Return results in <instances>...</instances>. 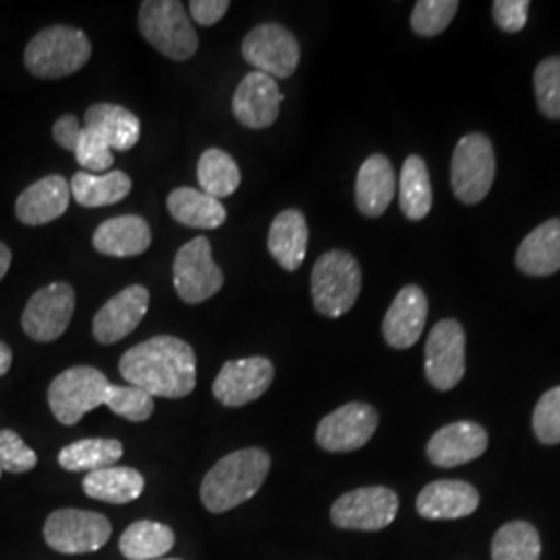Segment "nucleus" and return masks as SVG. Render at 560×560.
I'll return each instance as SVG.
<instances>
[{
	"instance_id": "nucleus-1",
	"label": "nucleus",
	"mask_w": 560,
	"mask_h": 560,
	"mask_svg": "<svg viewBox=\"0 0 560 560\" xmlns=\"http://www.w3.org/2000/svg\"><path fill=\"white\" fill-rule=\"evenodd\" d=\"M119 372L150 397L183 399L196 390V351L185 340L161 335L131 347L120 358Z\"/></svg>"
},
{
	"instance_id": "nucleus-2",
	"label": "nucleus",
	"mask_w": 560,
	"mask_h": 560,
	"mask_svg": "<svg viewBox=\"0 0 560 560\" xmlns=\"http://www.w3.org/2000/svg\"><path fill=\"white\" fill-rule=\"evenodd\" d=\"M272 459L258 448H241L222 457L201 480L200 499L208 513H226L260 492Z\"/></svg>"
},
{
	"instance_id": "nucleus-3",
	"label": "nucleus",
	"mask_w": 560,
	"mask_h": 560,
	"mask_svg": "<svg viewBox=\"0 0 560 560\" xmlns=\"http://www.w3.org/2000/svg\"><path fill=\"white\" fill-rule=\"evenodd\" d=\"M92 59V42L83 30L50 25L38 32L25 48L23 62L34 78L60 80L78 73Z\"/></svg>"
},
{
	"instance_id": "nucleus-4",
	"label": "nucleus",
	"mask_w": 560,
	"mask_h": 560,
	"mask_svg": "<svg viewBox=\"0 0 560 560\" xmlns=\"http://www.w3.org/2000/svg\"><path fill=\"white\" fill-rule=\"evenodd\" d=\"M361 268L358 260L342 249L326 252L312 270L314 307L326 318L345 316L360 298Z\"/></svg>"
},
{
	"instance_id": "nucleus-5",
	"label": "nucleus",
	"mask_w": 560,
	"mask_h": 560,
	"mask_svg": "<svg viewBox=\"0 0 560 560\" xmlns=\"http://www.w3.org/2000/svg\"><path fill=\"white\" fill-rule=\"evenodd\" d=\"M140 32L166 59H191L200 46L198 32L179 0L141 2Z\"/></svg>"
},
{
	"instance_id": "nucleus-6",
	"label": "nucleus",
	"mask_w": 560,
	"mask_h": 560,
	"mask_svg": "<svg viewBox=\"0 0 560 560\" xmlns=\"http://www.w3.org/2000/svg\"><path fill=\"white\" fill-rule=\"evenodd\" d=\"M113 382L92 365H73L52 381L48 388V405L62 425H75L81 418L106 402Z\"/></svg>"
},
{
	"instance_id": "nucleus-7",
	"label": "nucleus",
	"mask_w": 560,
	"mask_h": 560,
	"mask_svg": "<svg viewBox=\"0 0 560 560\" xmlns=\"http://www.w3.org/2000/svg\"><path fill=\"white\" fill-rule=\"evenodd\" d=\"M113 536V525L102 513L59 509L44 523V540L59 555L98 552Z\"/></svg>"
},
{
	"instance_id": "nucleus-8",
	"label": "nucleus",
	"mask_w": 560,
	"mask_h": 560,
	"mask_svg": "<svg viewBox=\"0 0 560 560\" xmlns=\"http://www.w3.org/2000/svg\"><path fill=\"white\" fill-rule=\"evenodd\" d=\"M497 175V159L492 141L483 133H469L460 138L453 161H451V183L457 200L474 206L480 203Z\"/></svg>"
},
{
	"instance_id": "nucleus-9",
	"label": "nucleus",
	"mask_w": 560,
	"mask_h": 560,
	"mask_svg": "<svg viewBox=\"0 0 560 560\" xmlns=\"http://www.w3.org/2000/svg\"><path fill=\"white\" fill-rule=\"evenodd\" d=\"M241 52L256 71L272 80H287L300 67V42L279 23H261L254 27L245 36Z\"/></svg>"
},
{
	"instance_id": "nucleus-10",
	"label": "nucleus",
	"mask_w": 560,
	"mask_h": 560,
	"mask_svg": "<svg viewBox=\"0 0 560 560\" xmlns=\"http://www.w3.org/2000/svg\"><path fill=\"white\" fill-rule=\"evenodd\" d=\"M399 513V497L386 486H370L345 492L330 509V521L340 529L381 532Z\"/></svg>"
},
{
	"instance_id": "nucleus-11",
	"label": "nucleus",
	"mask_w": 560,
	"mask_h": 560,
	"mask_svg": "<svg viewBox=\"0 0 560 560\" xmlns=\"http://www.w3.org/2000/svg\"><path fill=\"white\" fill-rule=\"evenodd\" d=\"M173 284L185 303H201L214 298L224 284L219 264L212 260V245L206 237L185 243L173 266Z\"/></svg>"
},
{
	"instance_id": "nucleus-12",
	"label": "nucleus",
	"mask_w": 560,
	"mask_h": 560,
	"mask_svg": "<svg viewBox=\"0 0 560 560\" xmlns=\"http://www.w3.org/2000/svg\"><path fill=\"white\" fill-rule=\"evenodd\" d=\"M75 314V291L67 282L42 287L27 301L21 326L23 332L36 342H52L65 335Z\"/></svg>"
},
{
	"instance_id": "nucleus-13",
	"label": "nucleus",
	"mask_w": 560,
	"mask_h": 560,
	"mask_svg": "<svg viewBox=\"0 0 560 560\" xmlns=\"http://www.w3.org/2000/svg\"><path fill=\"white\" fill-rule=\"evenodd\" d=\"M378 430V411L368 402H347L318 423L316 442L328 453L360 451Z\"/></svg>"
},
{
	"instance_id": "nucleus-14",
	"label": "nucleus",
	"mask_w": 560,
	"mask_h": 560,
	"mask_svg": "<svg viewBox=\"0 0 560 560\" xmlns=\"http://www.w3.org/2000/svg\"><path fill=\"white\" fill-rule=\"evenodd\" d=\"M465 376V330L457 320H442L425 342V378L436 390H453Z\"/></svg>"
},
{
	"instance_id": "nucleus-15",
	"label": "nucleus",
	"mask_w": 560,
	"mask_h": 560,
	"mask_svg": "<svg viewBox=\"0 0 560 560\" xmlns=\"http://www.w3.org/2000/svg\"><path fill=\"white\" fill-rule=\"evenodd\" d=\"M275 381V365L268 358H245L222 365L212 393L224 407H243L260 399Z\"/></svg>"
},
{
	"instance_id": "nucleus-16",
	"label": "nucleus",
	"mask_w": 560,
	"mask_h": 560,
	"mask_svg": "<svg viewBox=\"0 0 560 560\" xmlns=\"http://www.w3.org/2000/svg\"><path fill=\"white\" fill-rule=\"evenodd\" d=\"M150 291L141 284H131L122 289L113 300L106 301L94 318V337L102 345H115L129 337L143 316L148 314Z\"/></svg>"
},
{
	"instance_id": "nucleus-17",
	"label": "nucleus",
	"mask_w": 560,
	"mask_h": 560,
	"mask_svg": "<svg viewBox=\"0 0 560 560\" xmlns=\"http://www.w3.org/2000/svg\"><path fill=\"white\" fill-rule=\"evenodd\" d=\"M284 101L279 83L260 71L241 80L233 96V115L247 129H266L279 119L280 104Z\"/></svg>"
},
{
	"instance_id": "nucleus-18",
	"label": "nucleus",
	"mask_w": 560,
	"mask_h": 560,
	"mask_svg": "<svg viewBox=\"0 0 560 560\" xmlns=\"http://www.w3.org/2000/svg\"><path fill=\"white\" fill-rule=\"evenodd\" d=\"M488 448V432L480 423L457 421L441 428L425 446L428 459L436 467H459L469 460L478 459Z\"/></svg>"
},
{
	"instance_id": "nucleus-19",
	"label": "nucleus",
	"mask_w": 560,
	"mask_h": 560,
	"mask_svg": "<svg viewBox=\"0 0 560 560\" xmlns=\"http://www.w3.org/2000/svg\"><path fill=\"white\" fill-rule=\"evenodd\" d=\"M428 320V298L418 284H407L390 303L384 322V340L395 349H409L420 340Z\"/></svg>"
},
{
	"instance_id": "nucleus-20",
	"label": "nucleus",
	"mask_w": 560,
	"mask_h": 560,
	"mask_svg": "<svg viewBox=\"0 0 560 560\" xmlns=\"http://www.w3.org/2000/svg\"><path fill=\"white\" fill-rule=\"evenodd\" d=\"M480 506V492L460 480H439L428 483L416 501L423 520L451 521L467 517Z\"/></svg>"
},
{
	"instance_id": "nucleus-21",
	"label": "nucleus",
	"mask_w": 560,
	"mask_h": 560,
	"mask_svg": "<svg viewBox=\"0 0 560 560\" xmlns=\"http://www.w3.org/2000/svg\"><path fill=\"white\" fill-rule=\"evenodd\" d=\"M71 201V185L62 175H48L21 191L15 214L27 226H40L60 219Z\"/></svg>"
},
{
	"instance_id": "nucleus-22",
	"label": "nucleus",
	"mask_w": 560,
	"mask_h": 560,
	"mask_svg": "<svg viewBox=\"0 0 560 560\" xmlns=\"http://www.w3.org/2000/svg\"><path fill=\"white\" fill-rule=\"evenodd\" d=\"M397 191V179L395 168L390 161L382 154H374L363 162L355 180V203L363 217L378 219Z\"/></svg>"
},
{
	"instance_id": "nucleus-23",
	"label": "nucleus",
	"mask_w": 560,
	"mask_h": 560,
	"mask_svg": "<svg viewBox=\"0 0 560 560\" xmlns=\"http://www.w3.org/2000/svg\"><path fill=\"white\" fill-rule=\"evenodd\" d=\"M92 243L102 256L133 258L141 256L152 245V229L141 217L125 214L102 222L94 233Z\"/></svg>"
},
{
	"instance_id": "nucleus-24",
	"label": "nucleus",
	"mask_w": 560,
	"mask_h": 560,
	"mask_svg": "<svg viewBox=\"0 0 560 560\" xmlns=\"http://www.w3.org/2000/svg\"><path fill=\"white\" fill-rule=\"evenodd\" d=\"M310 229L300 210H284L270 224L268 252L287 272L300 270L307 254Z\"/></svg>"
},
{
	"instance_id": "nucleus-25",
	"label": "nucleus",
	"mask_w": 560,
	"mask_h": 560,
	"mask_svg": "<svg viewBox=\"0 0 560 560\" xmlns=\"http://www.w3.org/2000/svg\"><path fill=\"white\" fill-rule=\"evenodd\" d=\"M83 120V127L96 131L113 152H127L140 141L141 122L138 115L119 104H94L88 108Z\"/></svg>"
},
{
	"instance_id": "nucleus-26",
	"label": "nucleus",
	"mask_w": 560,
	"mask_h": 560,
	"mask_svg": "<svg viewBox=\"0 0 560 560\" xmlns=\"http://www.w3.org/2000/svg\"><path fill=\"white\" fill-rule=\"evenodd\" d=\"M517 268L529 277H550L560 270V219L536 226L517 249Z\"/></svg>"
},
{
	"instance_id": "nucleus-27",
	"label": "nucleus",
	"mask_w": 560,
	"mask_h": 560,
	"mask_svg": "<svg viewBox=\"0 0 560 560\" xmlns=\"http://www.w3.org/2000/svg\"><path fill=\"white\" fill-rule=\"evenodd\" d=\"M83 492L94 501L108 504H129L138 501L145 488V480L133 467H106L101 471L88 474L83 478Z\"/></svg>"
},
{
	"instance_id": "nucleus-28",
	"label": "nucleus",
	"mask_w": 560,
	"mask_h": 560,
	"mask_svg": "<svg viewBox=\"0 0 560 560\" xmlns=\"http://www.w3.org/2000/svg\"><path fill=\"white\" fill-rule=\"evenodd\" d=\"M168 212L175 221L194 229H219L226 221V208L221 200L206 196L194 187H177L171 191Z\"/></svg>"
},
{
	"instance_id": "nucleus-29",
	"label": "nucleus",
	"mask_w": 560,
	"mask_h": 560,
	"mask_svg": "<svg viewBox=\"0 0 560 560\" xmlns=\"http://www.w3.org/2000/svg\"><path fill=\"white\" fill-rule=\"evenodd\" d=\"M175 546V532L159 521L131 523L119 540L120 555L127 560H154L168 555Z\"/></svg>"
},
{
	"instance_id": "nucleus-30",
	"label": "nucleus",
	"mask_w": 560,
	"mask_h": 560,
	"mask_svg": "<svg viewBox=\"0 0 560 560\" xmlns=\"http://www.w3.org/2000/svg\"><path fill=\"white\" fill-rule=\"evenodd\" d=\"M71 196L83 208H104L125 200L131 191V179L120 171H108L104 175L75 173L71 179Z\"/></svg>"
},
{
	"instance_id": "nucleus-31",
	"label": "nucleus",
	"mask_w": 560,
	"mask_h": 560,
	"mask_svg": "<svg viewBox=\"0 0 560 560\" xmlns=\"http://www.w3.org/2000/svg\"><path fill=\"white\" fill-rule=\"evenodd\" d=\"M122 457V444L115 439H83L60 448L59 465L71 474H94L113 467Z\"/></svg>"
},
{
	"instance_id": "nucleus-32",
	"label": "nucleus",
	"mask_w": 560,
	"mask_h": 560,
	"mask_svg": "<svg viewBox=\"0 0 560 560\" xmlns=\"http://www.w3.org/2000/svg\"><path fill=\"white\" fill-rule=\"evenodd\" d=\"M432 183L428 166L420 156L402 162L399 179V201L402 214L409 221H423L432 210Z\"/></svg>"
},
{
	"instance_id": "nucleus-33",
	"label": "nucleus",
	"mask_w": 560,
	"mask_h": 560,
	"mask_svg": "<svg viewBox=\"0 0 560 560\" xmlns=\"http://www.w3.org/2000/svg\"><path fill=\"white\" fill-rule=\"evenodd\" d=\"M198 180L206 196L217 200L229 198L241 185L240 166L221 148H208L198 162Z\"/></svg>"
},
{
	"instance_id": "nucleus-34",
	"label": "nucleus",
	"mask_w": 560,
	"mask_h": 560,
	"mask_svg": "<svg viewBox=\"0 0 560 560\" xmlns=\"http://www.w3.org/2000/svg\"><path fill=\"white\" fill-rule=\"evenodd\" d=\"M540 532L527 521L504 523L492 540V560H540Z\"/></svg>"
},
{
	"instance_id": "nucleus-35",
	"label": "nucleus",
	"mask_w": 560,
	"mask_h": 560,
	"mask_svg": "<svg viewBox=\"0 0 560 560\" xmlns=\"http://www.w3.org/2000/svg\"><path fill=\"white\" fill-rule=\"evenodd\" d=\"M115 416L122 420L141 423L148 421L154 413V397H150L145 390L131 384H110L104 402Z\"/></svg>"
},
{
	"instance_id": "nucleus-36",
	"label": "nucleus",
	"mask_w": 560,
	"mask_h": 560,
	"mask_svg": "<svg viewBox=\"0 0 560 560\" xmlns=\"http://www.w3.org/2000/svg\"><path fill=\"white\" fill-rule=\"evenodd\" d=\"M457 0H420L411 13V27L418 36L432 38L442 34L457 15Z\"/></svg>"
},
{
	"instance_id": "nucleus-37",
	"label": "nucleus",
	"mask_w": 560,
	"mask_h": 560,
	"mask_svg": "<svg viewBox=\"0 0 560 560\" xmlns=\"http://www.w3.org/2000/svg\"><path fill=\"white\" fill-rule=\"evenodd\" d=\"M534 85L541 115L560 119V57L541 60L534 73Z\"/></svg>"
},
{
	"instance_id": "nucleus-38",
	"label": "nucleus",
	"mask_w": 560,
	"mask_h": 560,
	"mask_svg": "<svg viewBox=\"0 0 560 560\" xmlns=\"http://www.w3.org/2000/svg\"><path fill=\"white\" fill-rule=\"evenodd\" d=\"M38 465V455L15 430H0V469L9 474H27Z\"/></svg>"
},
{
	"instance_id": "nucleus-39",
	"label": "nucleus",
	"mask_w": 560,
	"mask_h": 560,
	"mask_svg": "<svg viewBox=\"0 0 560 560\" xmlns=\"http://www.w3.org/2000/svg\"><path fill=\"white\" fill-rule=\"evenodd\" d=\"M534 434L541 444H559L560 442V386L550 388L541 395L534 409Z\"/></svg>"
},
{
	"instance_id": "nucleus-40",
	"label": "nucleus",
	"mask_w": 560,
	"mask_h": 560,
	"mask_svg": "<svg viewBox=\"0 0 560 560\" xmlns=\"http://www.w3.org/2000/svg\"><path fill=\"white\" fill-rule=\"evenodd\" d=\"M73 154L85 173H108L115 162L110 145L102 140L96 131H92L88 127H83Z\"/></svg>"
},
{
	"instance_id": "nucleus-41",
	"label": "nucleus",
	"mask_w": 560,
	"mask_h": 560,
	"mask_svg": "<svg viewBox=\"0 0 560 560\" xmlns=\"http://www.w3.org/2000/svg\"><path fill=\"white\" fill-rule=\"evenodd\" d=\"M492 15L502 32L517 34L527 23L529 2L527 0H497L492 4Z\"/></svg>"
},
{
	"instance_id": "nucleus-42",
	"label": "nucleus",
	"mask_w": 560,
	"mask_h": 560,
	"mask_svg": "<svg viewBox=\"0 0 560 560\" xmlns=\"http://www.w3.org/2000/svg\"><path fill=\"white\" fill-rule=\"evenodd\" d=\"M191 9V18L198 25H214L226 15V11L231 9L229 0H191L189 2Z\"/></svg>"
},
{
	"instance_id": "nucleus-43",
	"label": "nucleus",
	"mask_w": 560,
	"mask_h": 560,
	"mask_svg": "<svg viewBox=\"0 0 560 560\" xmlns=\"http://www.w3.org/2000/svg\"><path fill=\"white\" fill-rule=\"evenodd\" d=\"M81 131H83V125H81L75 115H62V117L52 125L55 141L59 143L60 148H65V150H69V152H75Z\"/></svg>"
},
{
	"instance_id": "nucleus-44",
	"label": "nucleus",
	"mask_w": 560,
	"mask_h": 560,
	"mask_svg": "<svg viewBox=\"0 0 560 560\" xmlns=\"http://www.w3.org/2000/svg\"><path fill=\"white\" fill-rule=\"evenodd\" d=\"M11 365H13V351L9 345L0 340V376H4L11 370Z\"/></svg>"
},
{
	"instance_id": "nucleus-45",
	"label": "nucleus",
	"mask_w": 560,
	"mask_h": 560,
	"mask_svg": "<svg viewBox=\"0 0 560 560\" xmlns=\"http://www.w3.org/2000/svg\"><path fill=\"white\" fill-rule=\"evenodd\" d=\"M11 261H13V254H11V249L0 241V280L4 279V275L9 272Z\"/></svg>"
},
{
	"instance_id": "nucleus-46",
	"label": "nucleus",
	"mask_w": 560,
	"mask_h": 560,
	"mask_svg": "<svg viewBox=\"0 0 560 560\" xmlns=\"http://www.w3.org/2000/svg\"><path fill=\"white\" fill-rule=\"evenodd\" d=\"M166 560H179V559H166Z\"/></svg>"
},
{
	"instance_id": "nucleus-47",
	"label": "nucleus",
	"mask_w": 560,
	"mask_h": 560,
	"mask_svg": "<svg viewBox=\"0 0 560 560\" xmlns=\"http://www.w3.org/2000/svg\"><path fill=\"white\" fill-rule=\"evenodd\" d=\"M0 474H2V469H0Z\"/></svg>"
}]
</instances>
